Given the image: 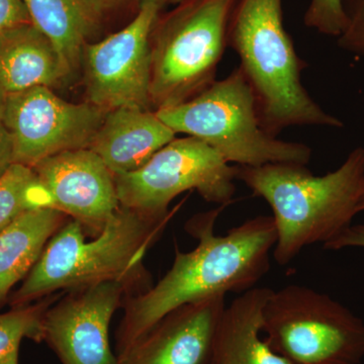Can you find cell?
<instances>
[{"instance_id":"6da1fadb","label":"cell","mask_w":364,"mask_h":364,"mask_svg":"<svg viewBox=\"0 0 364 364\" xmlns=\"http://www.w3.org/2000/svg\"><path fill=\"white\" fill-rule=\"evenodd\" d=\"M225 208L191 218L186 230L198 239V246L189 252L176 248L168 272L145 293L124 301L116 333L117 358L179 306L215 294L245 293L267 274L277 243L273 218L259 215L215 235V222Z\"/></svg>"},{"instance_id":"7a4b0ae2","label":"cell","mask_w":364,"mask_h":364,"mask_svg":"<svg viewBox=\"0 0 364 364\" xmlns=\"http://www.w3.org/2000/svg\"><path fill=\"white\" fill-rule=\"evenodd\" d=\"M236 169L237 181L272 208L277 230L272 255L279 265L289 264L308 246L333 240L359 214L363 147L352 150L338 168L322 176L298 163L236 165Z\"/></svg>"},{"instance_id":"3957f363","label":"cell","mask_w":364,"mask_h":364,"mask_svg":"<svg viewBox=\"0 0 364 364\" xmlns=\"http://www.w3.org/2000/svg\"><path fill=\"white\" fill-rule=\"evenodd\" d=\"M172 214L154 217L119 208L92 241L85 240L80 223L68 220L50 239L26 275L14 294V305L105 282H122L133 296L145 293L152 284L144 258Z\"/></svg>"},{"instance_id":"277c9868","label":"cell","mask_w":364,"mask_h":364,"mask_svg":"<svg viewBox=\"0 0 364 364\" xmlns=\"http://www.w3.org/2000/svg\"><path fill=\"white\" fill-rule=\"evenodd\" d=\"M228 48L240 59L238 67L253 91L261 127L270 136L277 138L294 126L343 127L301 83L308 64L284 28L282 0H238Z\"/></svg>"},{"instance_id":"5b68a950","label":"cell","mask_w":364,"mask_h":364,"mask_svg":"<svg viewBox=\"0 0 364 364\" xmlns=\"http://www.w3.org/2000/svg\"><path fill=\"white\" fill-rule=\"evenodd\" d=\"M156 114L174 133L200 139L229 164L308 165L312 157L306 144L279 140L263 130L253 91L239 67L196 97Z\"/></svg>"},{"instance_id":"8992f818","label":"cell","mask_w":364,"mask_h":364,"mask_svg":"<svg viewBox=\"0 0 364 364\" xmlns=\"http://www.w3.org/2000/svg\"><path fill=\"white\" fill-rule=\"evenodd\" d=\"M238 0H183L160 14L151 37V107H176L215 81Z\"/></svg>"},{"instance_id":"52a82bcc","label":"cell","mask_w":364,"mask_h":364,"mask_svg":"<svg viewBox=\"0 0 364 364\" xmlns=\"http://www.w3.org/2000/svg\"><path fill=\"white\" fill-rule=\"evenodd\" d=\"M262 333L273 350L293 364H359L364 358L363 318L310 287L272 289Z\"/></svg>"},{"instance_id":"ba28073f","label":"cell","mask_w":364,"mask_h":364,"mask_svg":"<svg viewBox=\"0 0 364 364\" xmlns=\"http://www.w3.org/2000/svg\"><path fill=\"white\" fill-rule=\"evenodd\" d=\"M114 177L121 208L154 217L171 214L170 203L186 191L219 207H227L236 193V166L191 136L173 139L140 169Z\"/></svg>"},{"instance_id":"9c48e42d","label":"cell","mask_w":364,"mask_h":364,"mask_svg":"<svg viewBox=\"0 0 364 364\" xmlns=\"http://www.w3.org/2000/svg\"><path fill=\"white\" fill-rule=\"evenodd\" d=\"M166 0H141L134 20L95 44L82 60L87 100L105 112L150 109L151 37Z\"/></svg>"},{"instance_id":"30bf717a","label":"cell","mask_w":364,"mask_h":364,"mask_svg":"<svg viewBox=\"0 0 364 364\" xmlns=\"http://www.w3.org/2000/svg\"><path fill=\"white\" fill-rule=\"evenodd\" d=\"M107 112L88 102H66L42 86L6 95L4 122L14 163L33 168L59 153L90 148Z\"/></svg>"},{"instance_id":"8fae6325","label":"cell","mask_w":364,"mask_h":364,"mask_svg":"<svg viewBox=\"0 0 364 364\" xmlns=\"http://www.w3.org/2000/svg\"><path fill=\"white\" fill-rule=\"evenodd\" d=\"M132 296L119 282L64 291L45 314L43 342L62 364H119L109 344V324Z\"/></svg>"},{"instance_id":"7c38bea8","label":"cell","mask_w":364,"mask_h":364,"mask_svg":"<svg viewBox=\"0 0 364 364\" xmlns=\"http://www.w3.org/2000/svg\"><path fill=\"white\" fill-rule=\"evenodd\" d=\"M49 193L52 208L97 236L119 210L114 174L90 148L69 150L33 167Z\"/></svg>"},{"instance_id":"4fadbf2b","label":"cell","mask_w":364,"mask_h":364,"mask_svg":"<svg viewBox=\"0 0 364 364\" xmlns=\"http://www.w3.org/2000/svg\"><path fill=\"white\" fill-rule=\"evenodd\" d=\"M226 294L179 306L164 316L119 364H214L215 338Z\"/></svg>"},{"instance_id":"5bb4252c","label":"cell","mask_w":364,"mask_h":364,"mask_svg":"<svg viewBox=\"0 0 364 364\" xmlns=\"http://www.w3.org/2000/svg\"><path fill=\"white\" fill-rule=\"evenodd\" d=\"M176 136L156 112L119 107L105 114L90 149L112 174L129 173L143 167Z\"/></svg>"},{"instance_id":"9a60e30c","label":"cell","mask_w":364,"mask_h":364,"mask_svg":"<svg viewBox=\"0 0 364 364\" xmlns=\"http://www.w3.org/2000/svg\"><path fill=\"white\" fill-rule=\"evenodd\" d=\"M71 73L49 38L26 23L0 35V90L6 95L56 87Z\"/></svg>"},{"instance_id":"2e32d148","label":"cell","mask_w":364,"mask_h":364,"mask_svg":"<svg viewBox=\"0 0 364 364\" xmlns=\"http://www.w3.org/2000/svg\"><path fill=\"white\" fill-rule=\"evenodd\" d=\"M270 293L267 287H253L225 308L215 338L214 364H293L261 338L262 311Z\"/></svg>"},{"instance_id":"e0dca14e","label":"cell","mask_w":364,"mask_h":364,"mask_svg":"<svg viewBox=\"0 0 364 364\" xmlns=\"http://www.w3.org/2000/svg\"><path fill=\"white\" fill-rule=\"evenodd\" d=\"M67 215L53 208L30 210L0 231V303L30 273Z\"/></svg>"},{"instance_id":"ac0fdd59","label":"cell","mask_w":364,"mask_h":364,"mask_svg":"<svg viewBox=\"0 0 364 364\" xmlns=\"http://www.w3.org/2000/svg\"><path fill=\"white\" fill-rule=\"evenodd\" d=\"M31 21L56 46L70 71L82 57L100 11L90 0H23Z\"/></svg>"},{"instance_id":"d6986e66","label":"cell","mask_w":364,"mask_h":364,"mask_svg":"<svg viewBox=\"0 0 364 364\" xmlns=\"http://www.w3.org/2000/svg\"><path fill=\"white\" fill-rule=\"evenodd\" d=\"M52 208L49 193L32 167L11 165L0 177V231L30 210Z\"/></svg>"},{"instance_id":"ffe728a7","label":"cell","mask_w":364,"mask_h":364,"mask_svg":"<svg viewBox=\"0 0 364 364\" xmlns=\"http://www.w3.org/2000/svg\"><path fill=\"white\" fill-rule=\"evenodd\" d=\"M64 291L41 299L36 305L20 306L0 314V364H18V351L23 338L43 342V320Z\"/></svg>"},{"instance_id":"44dd1931","label":"cell","mask_w":364,"mask_h":364,"mask_svg":"<svg viewBox=\"0 0 364 364\" xmlns=\"http://www.w3.org/2000/svg\"><path fill=\"white\" fill-rule=\"evenodd\" d=\"M304 23L318 33L337 39L346 26L342 0H311Z\"/></svg>"},{"instance_id":"7402d4cb","label":"cell","mask_w":364,"mask_h":364,"mask_svg":"<svg viewBox=\"0 0 364 364\" xmlns=\"http://www.w3.org/2000/svg\"><path fill=\"white\" fill-rule=\"evenodd\" d=\"M346 26L337 38L340 49L364 58V0H342Z\"/></svg>"},{"instance_id":"603a6c76","label":"cell","mask_w":364,"mask_h":364,"mask_svg":"<svg viewBox=\"0 0 364 364\" xmlns=\"http://www.w3.org/2000/svg\"><path fill=\"white\" fill-rule=\"evenodd\" d=\"M31 23L23 0H0V35L16 26Z\"/></svg>"},{"instance_id":"cb8c5ba5","label":"cell","mask_w":364,"mask_h":364,"mask_svg":"<svg viewBox=\"0 0 364 364\" xmlns=\"http://www.w3.org/2000/svg\"><path fill=\"white\" fill-rule=\"evenodd\" d=\"M326 250L339 251L346 248L364 249V223L350 225L333 240L324 244Z\"/></svg>"},{"instance_id":"d4e9b609","label":"cell","mask_w":364,"mask_h":364,"mask_svg":"<svg viewBox=\"0 0 364 364\" xmlns=\"http://www.w3.org/2000/svg\"><path fill=\"white\" fill-rule=\"evenodd\" d=\"M6 95L0 90V177L14 164V148L11 135L4 122V104Z\"/></svg>"},{"instance_id":"484cf974","label":"cell","mask_w":364,"mask_h":364,"mask_svg":"<svg viewBox=\"0 0 364 364\" xmlns=\"http://www.w3.org/2000/svg\"><path fill=\"white\" fill-rule=\"evenodd\" d=\"M90 1L92 2L93 6L97 7L100 13H102L105 9L114 6V4H117V2L121 1V0H90Z\"/></svg>"},{"instance_id":"4316f807","label":"cell","mask_w":364,"mask_h":364,"mask_svg":"<svg viewBox=\"0 0 364 364\" xmlns=\"http://www.w3.org/2000/svg\"><path fill=\"white\" fill-rule=\"evenodd\" d=\"M358 212H364V188L363 193H361L360 200H359Z\"/></svg>"},{"instance_id":"83f0119b","label":"cell","mask_w":364,"mask_h":364,"mask_svg":"<svg viewBox=\"0 0 364 364\" xmlns=\"http://www.w3.org/2000/svg\"><path fill=\"white\" fill-rule=\"evenodd\" d=\"M167 4H179V2L183 1V0H166Z\"/></svg>"}]
</instances>
